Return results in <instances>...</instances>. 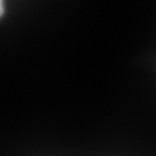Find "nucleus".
<instances>
[{"label":"nucleus","mask_w":156,"mask_h":156,"mask_svg":"<svg viewBox=\"0 0 156 156\" xmlns=\"http://www.w3.org/2000/svg\"><path fill=\"white\" fill-rule=\"evenodd\" d=\"M5 13V6H4V0H0V17Z\"/></svg>","instance_id":"1"}]
</instances>
